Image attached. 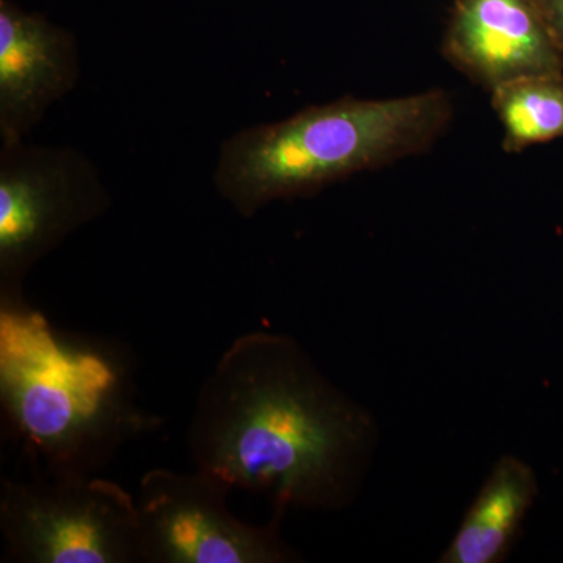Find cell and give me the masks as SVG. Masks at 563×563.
Returning a JSON list of instances; mask_svg holds the SVG:
<instances>
[{
	"label": "cell",
	"mask_w": 563,
	"mask_h": 563,
	"mask_svg": "<svg viewBox=\"0 0 563 563\" xmlns=\"http://www.w3.org/2000/svg\"><path fill=\"white\" fill-rule=\"evenodd\" d=\"M376 437L372 415L291 336L233 340L203 380L188 428L192 463L274 507L339 510L357 495Z\"/></svg>",
	"instance_id": "6da1fadb"
},
{
	"label": "cell",
	"mask_w": 563,
	"mask_h": 563,
	"mask_svg": "<svg viewBox=\"0 0 563 563\" xmlns=\"http://www.w3.org/2000/svg\"><path fill=\"white\" fill-rule=\"evenodd\" d=\"M0 402L35 473L98 474L158 422L117 344L58 331L25 299L0 302Z\"/></svg>",
	"instance_id": "7a4b0ae2"
},
{
	"label": "cell",
	"mask_w": 563,
	"mask_h": 563,
	"mask_svg": "<svg viewBox=\"0 0 563 563\" xmlns=\"http://www.w3.org/2000/svg\"><path fill=\"white\" fill-rule=\"evenodd\" d=\"M454 107L442 90L404 98L313 106L222 143L214 185L243 217L277 199L301 198L422 154L446 132Z\"/></svg>",
	"instance_id": "3957f363"
},
{
	"label": "cell",
	"mask_w": 563,
	"mask_h": 563,
	"mask_svg": "<svg viewBox=\"0 0 563 563\" xmlns=\"http://www.w3.org/2000/svg\"><path fill=\"white\" fill-rule=\"evenodd\" d=\"M0 532L9 561L143 562L135 496L98 474L3 477Z\"/></svg>",
	"instance_id": "277c9868"
},
{
	"label": "cell",
	"mask_w": 563,
	"mask_h": 563,
	"mask_svg": "<svg viewBox=\"0 0 563 563\" xmlns=\"http://www.w3.org/2000/svg\"><path fill=\"white\" fill-rule=\"evenodd\" d=\"M110 202L98 169L81 152L2 141L0 302L25 299L22 285L33 266L101 218Z\"/></svg>",
	"instance_id": "5b68a950"
},
{
	"label": "cell",
	"mask_w": 563,
	"mask_h": 563,
	"mask_svg": "<svg viewBox=\"0 0 563 563\" xmlns=\"http://www.w3.org/2000/svg\"><path fill=\"white\" fill-rule=\"evenodd\" d=\"M228 485L195 473L151 470L136 496L141 558L146 563H287L298 561L282 540L284 510L272 523L250 525L228 507Z\"/></svg>",
	"instance_id": "8992f818"
},
{
	"label": "cell",
	"mask_w": 563,
	"mask_h": 563,
	"mask_svg": "<svg viewBox=\"0 0 563 563\" xmlns=\"http://www.w3.org/2000/svg\"><path fill=\"white\" fill-rule=\"evenodd\" d=\"M443 55L490 92L521 77L563 73V47L539 0H453Z\"/></svg>",
	"instance_id": "52a82bcc"
},
{
	"label": "cell",
	"mask_w": 563,
	"mask_h": 563,
	"mask_svg": "<svg viewBox=\"0 0 563 563\" xmlns=\"http://www.w3.org/2000/svg\"><path fill=\"white\" fill-rule=\"evenodd\" d=\"M80 79L76 38L41 14L0 0V133L24 140Z\"/></svg>",
	"instance_id": "ba28073f"
},
{
	"label": "cell",
	"mask_w": 563,
	"mask_h": 563,
	"mask_svg": "<svg viewBox=\"0 0 563 563\" xmlns=\"http://www.w3.org/2000/svg\"><path fill=\"white\" fill-rule=\"evenodd\" d=\"M539 495L531 466L515 455H503L477 493L444 563H498L509 555L529 510Z\"/></svg>",
	"instance_id": "9c48e42d"
},
{
	"label": "cell",
	"mask_w": 563,
	"mask_h": 563,
	"mask_svg": "<svg viewBox=\"0 0 563 563\" xmlns=\"http://www.w3.org/2000/svg\"><path fill=\"white\" fill-rule=\"evenodd\" d=\"M490 95L507 154L563 139V73L521 77Z\"/></svg>",
	"instance_id": "30bf717a"
},
{
	"label": "cell",
	"mask_w": 563,
	"mask_h": 563,
	"mask_svg": "<svg viewBox=\"0 0 563 563\" xmlns=\"http://www.w3.org/2000/svg\"><path fill=\"white\" fill-rule=\"evenodd\" d=\"M555 40L563 47V0H539Z\"/></svg>",
	"instance_id": "8fae6325"
}]
</instances>
